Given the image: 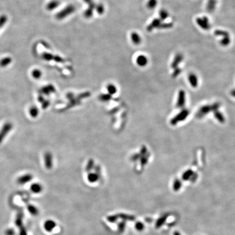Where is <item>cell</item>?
Wrapping results in <instances>:
<instances>
[{
	"mask_svg": "<svg viewBox=\"0 0 235 235\" xmlns=\"http://www.w3.org/2000/svg\"><path fill=\"white\" fill-rule=\"evenodd\" d=\"M12 62V58L11 57H6L2 59L0 61V67H6Z\"/></svg>",
	"mask_w": 235,
	"mask_h": 235,
	"instance_id": "cell-15",
	"label": "cell"
},
{
	"mask_svg": "<svg viewBox=\"0 0 235 235\" xmlns=\"http://www.w3.org/2000/svg\"><path fill=\"white\" fill-rule=\"evenodd\" d=\"M162 23L160 19H155L153 20V21L151 23V24L149 25V26L147 27V31L148 32H151L155 28H157L158 27L160 26V25Z\"/></svg>",
	"mask_w": 235,
	"mask_h": 235,
	"instance_id": "cell-7",
	"label": "cell"
},
{
	"mask_svg": "<svg viewBox=\"0 0 235 235\" xmlns=\"http://www.w3.org/2000/svg\"><path fill=\"white\" fill-rule=\"evenodd\" d=\"M231 94L233 97H235V89H234V90L231 91Z\"/></svg>",
	"mask_w": 235,
	"mask_h": 235,
	"instance_id": "cell-28",
	"label": "cell"
},
{
	"mask_svg": "<svg viewBox=\"0 0 235 235\" xmlns=\"http://www.w3.org/2000/svg\"><path fill=\"white\" fill-rule=\"evenodd\" d=\"M215 119L220 122L224 123L225 122V117H224L223 114L220 112L218 110H216L215 112Z\"/></svg>",
	"mask_w": 235,
	"mask_h": 235,
	"instance_id": "cell-13",
	"label": "cell"
},
{
	"mask_svg": "<svg viewBox=\"0 0 235 235\" xmlns=\"http://www.w3.org/2000/svg\"><path fill=\"white\" fill-rule=\"evenodd\" d=\"M136 62L140 67H145L148 63V59L144 55H140L137 58Z\"/></svg>",
	"mask_w": 235,
	"mask_h": 235,
	"instance_id": "cell-8",
	"label": "cell"
},
{
	"mask_svg": "<svg viewBox=\"0 0 235 235\" xmlns=\"http://www.w3.org/2000/svg\"><path fill=\"white\" fill-rule=\"evenodd\" d=\"M157 5V0H149L147 2L146 6L149 9H153Z\"/></svg>",
	"mask_w": 235,
	"mask_h": 235,
	"instance_id": "cell-18",
	"label": "cell"
},
{
	"mask_svg": "<svg viewBox=\"0 0 235 235\" xmlns=\"http://www.w3.org/2000/svg\"><path fill=\"white\" fill-rule=\"evenodd\" d=\"M220 107V104L218 103H215L213 105H205L201 107L199 110L196 114V117L202 118L211 111L215 112L216 110H218Z\"/></svg>",
	"mask_w": 235,
	"mask_h": 235,
	"instance_id": "cell-1",
	"label": "cell"
},
{
	"mask_svg": "<svg viewBox=\"0 0 235 235\" xmlns=\"http://www.w3.org/2000/svg\"><path fill=\"white\" fill-rule=\"evenodd\" d=\"M159 15H160V20L161 21H163L167 19L168 18V12L165 9H162L160 11Z\"/></svg>",
	"mask_w": 235,
	"mask_h": 235,
	"instance_id": "cell-17",
	"label": "cell"
},
{
	"mask_svg": "<svg viewBox=\"0 0 235 235\" xmlns=\"http://www.w3.org/2000/svg\"><path fill=\"white\" fill-rule=\"evenodd\" d=\"M184 59V56L181 53H177L175 56V58L174 59L172 63L171 64V67L173 69H175L177 68L179 64L182 62V61Z\"/></svg>",
	"mask_w": 235,
	"mask_h": 235,
	"instance_id": "cell-6",
	"label": "cell"
},
{
	"mask_svg": "<svg viewBox=\"0 0 235 235\" xmlns=\"http://www.w3.org/2000/svg\"><path fill=\"white\" fill-rule=\"evenodd\" d=\"M196 23L199 26V27L204 30L208 31L211 28V25L210 24L209 19L206 16L196 18Z\"/></svg>",
	"mask_w": 235,
	"mask_h": 235,
	"instance_id": "cell-3",
	"label": "cell"
},
{
	"mask_svg": "<svg viewBox=\"0 0 235 235\" xmlns=\"http://www.w3.org/2000/svg\"><path fill=\"white\" fill-rule=\"evenodd\" d=\"M181 71V70L180 68H176L175 69H174V72L172 73L173 76L174 77H176L177 76H178L180 74Z\"/></svg>",
	"mask_w": 235,
	"mask_h": 235,
	"instance_id": "cell-27",
	"label": "cell"
},
{
	"mask_svg": "<svg viewBox=\"0 0 235 235\" xmlns=\"http://www.w3.org/2000/svg\"><path fill=\"white\" fill-rule=\"evenodd\" d=\"M131 39L133 43L136 45H138L141 43V39L140 35L136 32H133L131 34Z\"/></svg>",
	"mask_w": 235,
	"mask_h": 235,
	"instance_id": "cell-12",
	"label": "cell"
},
{
	"mask_svg": "<svg viewBox=\"0 0 235 235\" xmlns=\"http://www.w3.org/2000/svg\"><path fill=\"white\" fill-rule=\"evenodd\" d=\"M55 227V223L53 221H49L46 223L45 227L48 231H51Z\"/></svg>",
	"mask_w": 235,
	"mask_h": 235,
	"instance_id": "cell-23",
	"label": "cell"
},
{
	"mask_svg": "<svg viewBox=\"0 0 235 235\" xmlns=\"http://www.w3.org/2000/svg\"><path fill=\"white\" fill-rule=\"evenodd\" d=\"M59 3L58 1H53L50 2L49 4H47V9L49 11L54 9L56 7H57L58 6Z\"/></svg>",
	"mask_w": 235,
	"mask_h": 235,
	"instance_id": "cell-19",
	"label": "cell"
},
{
	"mask_svg": "<svg viewBox=\"0 0 235 235\" xmlns=\"http://www.w3.org/2000/svg\"><path fill=\"white\" fill-rule=\"evenodd\" d=\"M231 43V39L230 36L223 37V39L220 41V44L223 46H227Z\"/></svg>",
	"mask_w": 235,
	"mask_h": 235,
	"instance_id": "cell-16",
	"label": "cell"
},
{
	"mask_svg": "<svg viewBox=\"0 0 235 235\" xmlns=\"http://www.w3.org/2000/svg\"><path fill=\"white\" fill-rule=\"evenodd\" d=\"M32 76L35 79H39L42 76V72L41 71L39 70L38 69H35L32 71Z\"/></svg>",
	"mask_w": 235,
	"mask_h": 235,
	"instance_id": "cell-21",
	"label": "cell"
},
{
	"mask_svg": "<svg viewBox=\"0 0 235 235\" xmlns=\"http://www.w3.org/2000/svg\"><path fill=\"white\" fill-rule=\"evenodd\" d=\"M13 125L11 122H7L2 126L0 130V144L4 140L8 133L11 131Z\"/></svg>",
	"mask_w": 235,
	"mask_h": 235,
	"instance_id": "cell-4",
	"label": "cell"
},
{
	"mask_svg": "<svg viewBox=\"0 0 235 235\" xmlns=\"http://www.w3.org/2000/svg\"><path fill=\"white\" fill-rule=\"evenodd\" d=\"M214 33L216 36L223 37V38L230 36L229 33L227 31H224V30H216L214 32Z\"/></svg>",
	"mask_w": 235,
	"mask_h": 235,
	"instance_id": "cell-14",
	"label": "cell"
},
{
	"mask_svg": "<svg viewBox=\"0 0 235 235\" xmlns=\"http://www.w3.org/2000/svg\"><path fill=\"white\" fill-rule=\"evenodd\" d=\"M216 4L217 0H208L206 6V9L208 12L210 13L213 12L215 9Z\"/></svg>",
	"mask_w": 235,
	"mask_h": 235,
	"instance_id": "cell-11",
	"label": "cell"
},
{
	"mask_svg": "<svg viewBox=\"0 0 235 235\" xmlns=\"http://www.w3.org/2000/svg\"><path fill=\"white\" fill-rule=\"evenodd\" d=\"M74 11V7L73 6H69V7H67L65 9V10L63 11V12H62V13L61 12L59 13V14H58V15H57V17H58V18H59L60 19H63L65 16H66L68 15H69V14H70L71 13L73 12Z\"/></svg>",
	"mask_w": 235,
	"mask_h": 235,
	"instance_id": "cell-10",
	"label": "cell"
},
{
	"mask_svg": "<svg viewBox=\"0 0 235 235\" xmlns=\"http://www.w3.org/2000/svg\"><path fill=\"white\" fill-rule=\"evenodd\" d=\"M186 93L184 90H181L179 91L177 102H176V106L178 108H182L184 107L186 103Z\"/></svg>",
	"mask_w": 235,
	"mask_h": 235,
	"instance_id": "cell-5",
	"label": "cell"
},
{
	"mask_svg": "<svg viewBox=\"0 0 235 235\" xmlns=\"http://www.w3.org/2000/svg\"><path fill=\"white\" fill-rule=\"evenodd\" d=\"M188 80H189L190 84L193 88H196L198 86V79L196 74H194L193 73L190 74V75L188 76Z\"/></svg>",
	"mask_w": 235,
	"mask_h": 235,
	"instance_id": "cell-9",
	"label": "cell"
},
{
	"mask_svg": "<svg viewBox=\"0 0 235 235\" xmlns=\"http://www.w3.org/2000/svg\"><path fill=\"white\" fill-rule=\"evenodd\" d=\"M173 27V24L172 23H161L160 26L158 27V29H169Z\"/></svg>",
	"mask_w": 235,
	"mask_h": 235,
	"instance_id": "cell-20",
	"label": "cell"
},
{
	"mask_svg": "<svg viewBox=\"0 0 235 235\" xmlns=\"http://www.w3.org/2000/svg\"><path fill=\"white\" fill-rule=\"evenodd\" d=\"M30 115H31L32 117H35L38 115V110L37 107H31L30 110Z\"/></svg>",
	"mask_w": 235,
	"mask_h": 235,
	"instance_id": "cell-22",
	"label": "cell"
},
{
	"mask_svg": "<svg viewBox=\"0 0 235 235\" xmlns=\"http://www.w3.org/2000/svg\"><path fill=\"white\" fill-rule=\"evenodd\" d=\"M88 179L90 181V182H95L98 180V176L95 174H90L89 176H88Z\"/></svg>",
	"mask_w": 235,
	"mask_h": 235,
	"instance_id": "cell-26",
	"label": "cell"
},
{
	"mask_svg": "<svg viewBox=\"0 0 235 235\" xmlns=\"http://www.w3.org/2000/svg\"><path fill=\"white\" fill-rule=\"evenodd\" d=\"M7 21V17L6 15H2L0 16V28L4 26V24Z\"/></svg>",
	"mask_w": 235,
	"mask_h": 235,
	"instance_id": "cell-25",
	"label": "cell"
},
{
	"mask_svg": "<svg viewBox=\"0 0 235 235\" xmlns=\"http://www.w3.org/2000/svg\"><path fill=\"white\" fill-rule=\"evenodd\" d=\"M189 114V111L187 109H184L180 111L179 113L173 117L170 120V124L172 125H176L178 123L184 121L188 117Z\"/></svg>",
	"mask_w": 235,
	"mask_h": 235,
	"instance_id": "cell-2",
	"label": "cell"
},
{
	"mask_svg": "<svg viewBox=\"0 0 235 235\" xmlns=\"http://www.w3.org/2000/svg\"><path fill=\"white\" fill-rule=\"evenodd\" d=\"M107 90H108V91L110 92V94H114L116 93L117 88L114 85L110 84L107 87Z\"/></svg>",
	"mask_w": 235,
	"mask_h": 235,
	"instance_id": "cell-24",
	"label": "cell"
}]
</instances>
